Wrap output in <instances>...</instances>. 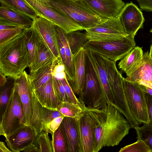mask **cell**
<instances>
[{"label": "cell", "mask_w": 152, "mask_h": 152, "mask_svg": "<svg viewBox=\"0 0 152 152\" xmlns=\"http://www.w3.org/2000/svg\"><path fill=\"white\" fill-rule=\"evenodd\" d=\"M39 149V152H52L53 148L48 133L43 131L39 133L33 143Z\"/></svg>", "instance_id": "34"}, {"label": "cell", "mask_w": 152, "mask_h": 152, "mask_svg": "<svg viewBox=\"0 0 152 152\" xmlns=\"http://www.w3.org/2000/svg\"><path fill=\"white\" fill-rule=\"evenodd\" d=\"M137 135V140L143 141L152 152V126L148 123L144 124L141 127L134 128Z\"/></svg>", "instance_id": "32"}, {"label": "cell", "mask_w": 152, "mask_h": 152, "mask_svg": "<svg viewBox=\"0 0 152 152\" xmlns=\"http://www.w3.org/2000/svg\"><path fill=\"white\" fill-rule=\"evenodd\" d=\"M73 59L74 79L73 82L69 84L75 94L78 95L83 89L85 81L86 55L83 47L73 56Z\"/></svg>", "instance_id": "18"}, {"label": "cell", "mask_w": 152, "mask_h": 152, "mask_svg": "<svg viewBox=\"0 0 152 152\" xmlns=\"http://www.w3.org/2000/svg\"><path fill=\"white\" fill-rule=\"evenodd\" d=\"M149 121L148 123L152 126V96L145 92Z\"/></svg>", "instance_id": "41"}, {"label": "cell", "mask_w": 152, "mask_h": 152, "mask_svg": "<svg viewBox=\"0 0 152 152\" xmlns=\"http://www.w3.org/2000/svg\"><path fill=\"white\" fill-rule=\"evenodd\" d=\"M60 80L71 102L85 108L86 106L84 103L80 102L73 91L68 81L67 76Z\"/></svg>", "instance_id": "38"}, {"label": "cell", "mask_w": 152, "mask_h": 152, "mask_svg": "<svg viewBox=\"0 0 152 152\" xmlns=\"http://www.w3.org/2000/svg\"><path fill=\"white\" fill-rule=\"evenodd\" d=\"M52 75L60 80L67 76L65 71V66L61 58L56 59L52 71Z\"/></svg>", "instance_id": "39"}, {"label": "cell", "mask_w": 152, "mask_h": 152, "mask_svg": "<svg viewBox=\"0 0 152 152\" xmlns=\"http://www.w3.org/2000/svg\"><path fill=\"white\" fill-rule=\"evenodd\" d=\"M54 88L61 102H71L60 80L52 76Z\"/></svg>", "instance_id": "37"}, {"label": "cell", "mask_w": 152, "mask_h": 152, "mask_svg": "<svg viewBox=\"0 0 152 152\" xmlns=\"http://www.w3.org/2000/svg\"><path fill=\"white\" fill-rule=\"evenodd\" d=\"M23 30L0 45V72L7 77L15 79L29 67V54Z\"/></svg>", "instance_id": "3"}, {"label": "cell", "mask_w": 152, "mask_h": 152, "mask_svg": "<svg viewBox=\"0 0 152 152\" xmlns=\"http://www.w3.org/2000/svg\"><path fill=\"white\" fill-rule=\"evenodd\" d=\"M80 31L66 34L67 41L73 56L83 47L84 45L88 40L85 33L81 32Z\"/></svg>", "instance_id": "28"}, {"label": "cell", "mask_w": 152, "mask_h": 152, "mask_svg": "<svg viewBox=\"0 0 152 152\" xmlns=\"http://www.w3.org/2000/svg\"><path fill=\"white\" fill-rule=\"evenodd\" d=\"M58 37L62 42L66 51V60L64 64L65 71L69 83L71 84L74 79V68L73 55L68 44L66 33L59 27L56 26Z\"/></svg>", "instance_id": "26"}, {"label": "cell", "mask_w": 152, "mask_h": 152, "mask_svg": "<svg viewBox=\"0 0 152 152\" xmlns=\"http://www.w3.org/2000/svg\"><path fill=\"white\" fill-rule=\"evenodd\" d=\"M127 80L152 88V58L148 52L143 54L142 63Z\"/></svg>", "instance_id": "19"}, {"label": "cell", "mask_w": 152, "mask_h": 152, "mask_svg": "<svg viewBox=\"0 0 152 152\" xmlns=\"http://www.w3.org/2000/svg\"><path fill=\"white\" fill-rule=\"evenodd\" d=\"M75 119L78 131V152H93L94 129L91 119L86 109L80 117Z\"/></svg>", "instance_id": "15"}, {"label": "cell", "mask_w": 152, "mask_h": 152, "mask_svg": "<svg viewBox=\"0 0 152 152\" xmlns=\"http://www.w3.org/2000/svg\"><path fill=\"white\" fill-rule=\"evenodd\" d=\"M78 96L80 102L90 108L102 109L107 104L95 72L86 56L85 83Z\"/></svg>", "instance_id": "6"}, {"label": "cell", "mask_w": 152, "mask_h": 152, "mask_svg": "<svg viewBox=\"0 0 152 152\" xmlns=\"http://www.w3.org/2000/svg\"><path fill=\"white\" fill-rule=\"evenodd\" d=\"M50 6L82 27H94L107 19L95 13L83 0H39Z\"/></svg>", "instance_id": "4"}, {"label": "cell", "mask_w": 152, "mask_h": 152, "mask_svg": "<svg viewBox=\"0 0 152 152\" xmlns=\"http://www.w3.org/2000/svg\"><path fill=\"white\" fill-rule=\"evenodd\" d=\"M136 0L142 10L152 12V0Z\"/></svg>", "instance_id": "43"}, {"label": "cell", "mask_w": 152, "mask_h": 152, "mask_svg": "<svg viewBox=\"0 0 152 152\" xmlns=\"http://www.w3.org/2000/svg\"><path fill=\"white\" fill-rule=\"evenodd\" d=\"M38 16L46 19L62 29L66 34L84 29L69 18L38 0H23Z\"/></svg>", "instance_id": "9"}, {"label": "cell", "mask_w": 152, "mask_h": 152, "mask_svg": "<svg viewBox=\"0 0 152 152\" xmlns=\"http://www.w3.org/2000/svg\"><path fill=\"white\" fill-rule=\"evenodd\" d=\"M56 59L45 66L30 71V79L33 91L42 87L51 78L52 71Z\"/></svg>", "instance_id": "23"}, {"label": "cell", "mask_w": 152, "mask_h": 152, "mask_svg": "<svg viewBox=\"0 0 152 152\" xmlns=\"http://www.w3.org/2000/svg\"><path fill=\"white\" fill-rule=\"evenodd\" d=\"M60 126L65 137L67 152H78V134L75 119L64 117Z\"/></svg>", "instance_id": "21"}, {"label": "cell", "mask_w": 152, "mask_h": 152, "mask_svg": "<svg viewBox=\"0 0 152 152\" xmlns=\"http://www.w3.org/2000/svg\"><path fill=\"white\" fill-rule=\"evenodd\" d=\"M134 37L128 36L114 41L88 40L83 45L85 49L102 56L116 62L121 60L135 47Z\"/></svg>", "instance_id": "5"}, {"label": "cell", "mask_w": 152, "mask_h": 152, "mask_svg": "<svg viewBox=\"0 0 152 152\" xmlns=\"http://www.w3.org/2000/svg\"><path fill=\"white\" fill-rule=\"evenodd\" d=\"M0 17L26 28L31 27L33 20L13 8L1 4Z\"/></svg>", "instance_id": "24"}, {"label": "cell", "mask_w": 152, "mask_h": 152, "mask_svg": "<svg viewBox=\"0 0 152 152\" xmlns=\"http://www.w3.org/2000/svg\"><path fill=\"white\" fill-rule=\"evenodd\" d=\"M14 79V88L20 96L26 124H28L33 115L34 106V92L29 75L24 70Z\"/></svg>", "instance_id": "11"}, {"label": "cell", "mask_w": 152, "mask_h": 152, "mask_svg": "<svg viewBox=\"0 0 152 152\" xmlns=\"http://www.w3.org/2000/svg\"><path fill=\"white\" fill-rule=\"evenodd\" d=\"M0 72V88L2 87L7 81V77Z\"/></svg>", "instance_id": "46"}, {"label": "cell", "mask_w": 152, "mask_h": 152, "mask_svg": "<svg viewBox=\"0 0 152 152\" xmlns=\"http://www.w3.org/2000/svg\"><path fill=\"white\" fill-rule=\"evenodd\" d=\"M85 30L88 40L93 41H114L129 36L118 17L108 18L103 23Z\"/></svg>", "instance_id": "10"}, {"label": "cell", "mask_w": 152, "mask_h": 152, "mask_svg": "<svg viewBox=\"0 0 152 152\" xmlns=\"http://www.w3.org/2000/svg\"><path fill=\"white\" fill-rule=\"evenodd\" d=\"M139 85L141 88L145 92L152 96V88L144 85Z\"/></svg>", "instance_id": "47"}, {"label": "cell", "mask_w": 152, "mask_h": 152, "mask_svg": "<svg viewBox=\"0 0 152 152\" xmlns=\"http://www.w3.org/2000/svg\"><path fill=\"white\" fill-rule=\"evenodd\" d=\"M34 111L28 124L34 126L39 133L43 131H46L47 125L54 118L63 115L56 110L42 106L34 93Z\"/></svg>", "instance_id": "16"}, {"label": "cell", "mask_w": 152, "mask_h": 152, "mask_svg": "<svg viewBox=\"0 0 152 152\" xmlns=\"http://www.w3.org/2000/svg\"><path fill=\"white\" fill-rule=\"evenodd\" d=\"M38 134L34 126L26 124L5 137V141L12 152H20L33 144Z\"/></svg>", "instance_id": "13"}, {"label": "cell", "mask_w": 152, "mask_h": 152, "mask_svg": "<svg viewBox=\"0 0 152 152\" xmlns=\"http://www.w3.org/2000/svg\"><path fill=\"white\" fill-rule=\"evenodd\" d=\"M95 13L102 18L118 17L126 3L122 0H83Z\"/></svg>", "instance_id": "17"}, {"label": "cell", "mask_w": 152, "mask_h": 152, "mask_svg": "<svg viewBox=\"0 0 152 152\" xmlns=\"http://www.w3.org/2000/svg\"><path fill=\"white\" fill-rule=\"evenodd\" d=\"M118 17L127 34L134 37L145 21L141 10L132 2L126 4Z\"/></svg>", "instance_id": "14"}, {"label": "cell", "mask_w": 152, "mask_h": 152, "mask_svg": "<svg viewBox=\"0 0 152 152\" xmlns=\"http://www.w3.org/2000/svg\"><path fill=\"white\" fill-rule=\"evenodd\" d=\"M51 136L53 152H67L65 137L60 126Z\"/></svg>", "instance_id": "33"}, {"label": "cell", "mask_w": 152, "mask_h": 152, "mask_svg": "<svg viewBox=\"0 0 152 152\" xmlns=\"http://www.w3.org/2000/svg\"><path fill=\"white\" fill-rule=\"evenodd\" d=\"M86 107H83L71 102H62L56 110L59 112L64 117L77 119L85 112Z\"/></svg>", "instance_id": "29"}, {"label": "cell", "mask_w": 152, "mask_h": 152, "mask_svg": "<svg viewBox=\"0 0 152 152\" xmlns=\"http://www.w3.org/2000/svg\"><path fill=\"white\" fill-rule=\"evenodd\" d=\"M26 46L29 56L30 70L35 64L39 47V36L38 34L31 28H26L23 30Z\"/></svg>", "instance_id": "25"}, {"label": "cell", "mask_w": 152, "mask_h": 152, "mask_svg": "<svg viewBox=\"0 0 152 152\" xmlns=\"http://www.w3.org/2000/svg\"><path fill=\"white\" fill-rule=\"evenodd\" d=\"M149 55L150 57L152 58V43L150 47V50Z\"/></svg>", "instance_id": "49"}, {"label": "cell", "mask_w": 152, "mask_h": 152, "mask_svg": "<svg viewBox=\"0 0 152 152\" xmlns=\"http://www.w3.org/2000/svg\"><path fill=\"white\" fill-rule=\"evenodd\" d=\"M0 2L1 4L15 10L32 20L38 16L35 12L23 0H0Z\"/></svg>", "instance_id": "30"}, {"label": "cell", "mask_w": 152, "mask_h": 152, "mask_svg": "<svg viewBox=\"0 0 152 152\" xmlns=\"http://www.w3.org/2000/svg\"><path fill=\"white\" fill-rule=\"evenodd\" d=\"M86 111L94 126L95 138L93 152L105 147L118 145L131 128L124 115L114 105L107 104L102 109L86 106Z\"/></svg>", "instance_id": "1"}, {"label": "cell", "mask_w": 152, "mask_h": 152, "mask_svg": "<svg viewBox=\"0 0 152 152\" xmlns=\"http://www.w3.org/2000/svg\"><path fill=\"white\" fill-rule=\"evenodd\" d=\"M119 152H150L146 145L142 140H137L136 142L122 148Z\"/></svg>", "instance_id": "36"}, {"label": "cell", "mask_w": 152, "mask_h": 152, "mask_svg": "<svg viewBox=\"0 0 152 152\" xmlns=\"http://www.w3.org/2000/svg\"><path fill=\"white\" fill-rule=\"evenodd\" d=\"M123 85L126 100L134 117L139 123L149 121L145 92L139 85L123 77Z\"/></svg>", "instance_id": "8"}, {"label": "cell", "mask_w": 152, "mask_h": 152, "mask_svg": "<svg viewBox=\"0 0 152 152\" xmlns=\"http://www.w3.org/2000/svg\"><path fill=\"white\" fill-rule=\"evenodd\" d=\"M24 152H39L38 148L34 144L25 148L23 151Z\"/></svg>", "instance_id": "45"}, {"label": "cell", "mask_w": 152, "mask_h": 152, "mask_svg": "<svg viewBox=\"0 0 152 152\" xmlns=\"http://www.w3.org/2000/svg\"><path fill=\"white\" fill-rule=\"evenodd\" d=\"M99 81L107 104H110L120 111L129 108L123 85V77L118 70L116 62L102 56L86 50Z\"/></svg>", "instance_id": "2"}, {"label": "cell", "mask_w": 152, "mask_h": 152, "mask_svg": "<svg viewBox=\"0 0 152 152\" xmlns=\"http://www.w3.org/2000/svg\"><path fill=\"white\" fill-rule=\"evenodd\" d=\"M7 77L6 83L0 88V118L6 109L14 86V79L10 77Z\"/></svg>", "instance_id": "31"}, {"label": "cell", "mask_w": 152, "mask_h": 152, "mask_svg": "<svg viewBox=\"0 0 152 152\" xmlns=\"http://www.w3.org/2000/svg\"><path fill=\"white\" fill-rule=\"evenodd\" d=\"M39 36V47L36 59L34 66L30 71L36 70L45 66L56 58L41 38Z\"/></svg>", "instance_id": "27"}, {"label": "cell", "mask_w": 152, "mask_h": 152, "mask_svg": "<svg viewBox=\"0 0 152 152\" xmlns=\"http://www.w3.org/2000/svg\"><path fill=\"white\" fill-rule=\"evenodd\" d=\"M23 26L0 30V45L21 33L26 28Z\"/></svg>", "instance_id": "35"}, {"label": "cell", "mask_w": 152, "mask_h": 152, "mask_svg": "<svg viewBox=\"0 0 152 152\" xmlns=\"http://www.w3.org/2000/svg\"><path fill=\"white\" fill-rule=\"evenodd\" d=\"M0 152H12V151L6 146L4 143L2 141L0 142Z\"/></svg>", "instance_id": "48"}, {"label": "cell", "mask_w": 152, "mask_h": 152, "mask_svg": "<svg viewBox=\"0 0 152 152\" xmlns=\"http://www.w3.org/2000/svg\"><path fill=\"white\" fill-rule=\"evenodd\" d=\"M26 124L22 103L14 86L6 109L0 118V135L6 137Z\"/></svg>", "instance_id": "7"}, {"label": "cell", "mask_w": 152, "mask_h": 152, "mask_svg": "<svg viewBox=\"0 0 152 152\" xmlns=\"http://www.w3.org/2000/svg\"><path fill=\"white\" fill-rule=\"evenodd\" d=\"M20 26H22L18 25L0 17V30L15 28Z\"/></svg>", "instance_id": "42"}, {"label": "cell", "mask_w": 152, "mask_h": 152, "mask_svg": "<svg viewBox=\"0 0 152 152\" xmlns=\"http://www.w3.org/2000/svg\"><path fill=\"white\" fill-rule=\"evenodd\" d=\"M143 54L141 48L135 47L119 62V69L129 76L141 64Z\"/></svg>", "instance_id": "22"}, {"label": "cell", "mask_w": 152, "mask_h": 152, "mask_svg": "<svg viewBox=\"0 0 152 152\" xmlns=\"http://www.w3.org/2000/svg\"><path fill=\"white\" fill-rule=\"evenodd\" d=\"M30 28L40 36L56 58H61L56 25L46 19L38 16L33 20Z\"/></svg>", "instance_id": "12"}, {"label": "cell", "mask_w": 152, "mask_h": 152, "mask_svg": "<svg viewBox=\"0 0 152 152\" xmlns=\"http://www.w3.org/2000/svg\"><path fill=\"white\" fill-rule=\"evenodd\" d=\"M58 42L62 62L64 65L66 60V51L65 47L62 42L58 37Z\"/></svg>", "instance_id": "44"}, {"label": "cell", "mask_w": 152, "mask_h": 152, "mask_svg": "<svg viewBox=\"0 0 152 152\" xmlns=\"http://www.w3.org/2000/svg\"><path fill=\"white\" fill-rule=\"evenodd\" d=\"M150 32L152 33V28H151V29L150 30Z\"/></svg>", "instance_id": "50"}, {"label": "cell", "mask_w": 152, "mask_h": 152, "mask_svg": "<svg viewBox=\"0 0 152 152\" xmlns=\"http://www.w3.org/2000/svg\"><path fill=\"white\" fill-rule=\"evenodd\" d=\"M33 91L38 100L44 107L56 110L62 102L55 90L52 76L44 86Z\"/></svg>", "instance_id": "20"}, {"label": "cell", "mask_w": 152, "mask_h": 152, "mask_svg": "<svg viewBox=\"0 0 152 152\" xmlns=\"http://www.w3.org/2000/svg\"><path fill=\"white\" fill-rule=\"evenodd\" d=\"M61 116L54 118L47 125L46 132L50 133L52 135L55 131L59 127L64 118Z\"/></svg>", "instance_id": "40"}]
</instances>
